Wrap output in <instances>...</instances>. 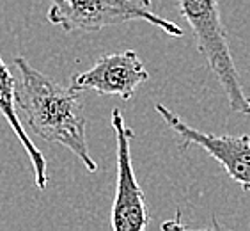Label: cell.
Returning a JSON list of instances; mask_svg holds the SVG:
<instances>
[{
    "mask_svg": "<svg viewBox=\"0 0 250 231\" xmlns=\"http://www.w3.org/2000/svg\"><path fill=\"white\" fill-rule=\"evenodd\" d=\"M18 71L15 80L16 109L25 119V128L50 144L69 149L89 173H96L98 164L87 144V117L82 91L55 82L38 71L25 57H15Z\"/></svg>",
    "mask_w": 250,
    "mask_h": 231,
    "instance_id": "cell-1",
    "label": "cell"
},
{
    "mask_svg": "<svg viewBox=\"0 0 250 231\" xmlns=\"http://www.w3.org/2000/svg\"><path fill=\"white\" fill-rule=\"evenodd\" d=\"M179 13L187 20L195 38L202 61L226 92L232 112L250 116V94L241 84L232 59L227 29L222 22L217 0H178Z\"/></svg>",
    "mask_w": 250,
    "mask_h": 231,
    "instance_id": "cell-2",
    "label": "cell"
},
{
    "mask_svg": "<svg viewBox=\"0 0 250 231\" xmlns=\"http://www.w3.org/2000/svg\"><path fill=\"white\" fill-rule=\"evenodd\" d=\"M46 18L64 32H98L140 20L172 38L183 36L179 25L151 9V0H50Z\"/></svg>",
    "mask_w": 250,
    "mask_h": 231,
    "instance_id": "cell-3",
    "label": "cell"
},
{
    "mask_svg": "<svg viewBox=\"0 0 250 231\" xmlns=\"http://www.w3.org/2000/svg\"><path fill=\"white\" fill-rule=\"evenodd\" d=\"M112 128L117 144V180L110 226L116 231H142L149 226L151 215L131 162V140L135 139V132L125 123L121 109L112 111Z\"/></svg>",
    "mask_w": 250,
    "mask_h": 231,
    "instance_id": "cell-4",
    "label": "cell"
},
{
    "mask_svg": "<svg viewBox=\"0 0 250 231\" xmlns=\"http://www.w3.org/2000/svg\"><path fill=\"white\" fill-rule=\"evenodd\" d=\"M154 111L165 121V125L179 137V148L187 149L192 146L204 149L211 159H215L224 167L227 176L241 187V190L250 192V135H215L208 134L187 125L174 111L164 103H156Z\"/></svg>",
    "mask_w": 250,
    "mask_h": 231,
    "instance_id": "cell-5",
    "label": "cell"
},
{
    "mask_svg": "<svg viewBox=\"0 0 250 231\" xmlns=\"http://www.w3.org/2000/svg\"><path fill=\"white\" fill-rule=\"evenodd\" d=\"M149 80L142 59L135 50L103 55L87 71L73 75L69 86L85 91L91 89L100 96H119L121 100H131L140 84Z\"/></svg>",
    "mask_w": 250,
    "mask_h": 231,
    "instance_id": "cell-6",
    "label": "cell"
},
{
    "mask_svg": "<svg viewBox=\"0 0 250 231\" xmlns=\"http://www.w3.org/2000/svg\"><path fill=\"white\" fill-rule=\"evenodd\" d=\"M0 114L4 116V119L9 123L11 130L15 132L18 140L23 146L25 153L29 155V160L34 169V180L36 187L39 190H44L48 185V165L44 155L34 146L32 139L29 137V132L25 130V125L18 117V109H16L15 100V75L11 73L9 66L4 63V59L0 55Z\"/></svg>",
    "mask_w": 250,
    "mask_h": 231,
    "instance_id": "cell-7",
    "label": "cell"
},
{
    "mask_svg": "<svg viewBox=\"0 0 250 231\" xmlns=\"http://www.w3.org/2000/svg\"><path fill=\"white\" fill-rule=\"evenodd\" d=\"M179 217H181V213L178 212V217H176V221L164 222V224H162V228H164V230H176V228H187L185 224H181V222H179Z\"/></svg>",
    "mask_w": 250,
    "mask_h": 231,
    "instance_id": "cell-8",
    "label": "cell"
}]
</instances>
